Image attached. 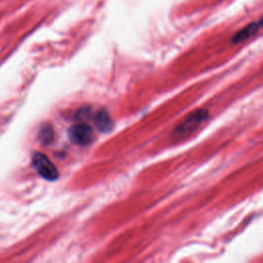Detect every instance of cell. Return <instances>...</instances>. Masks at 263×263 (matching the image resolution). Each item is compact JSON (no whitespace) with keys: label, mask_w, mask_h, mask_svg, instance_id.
Returning a JSON list of instances; mask_svg holds the SVG:
<instances>
[{"label":"cell","mask_w":263,"mask_h":263,"mask_svg":"<svg viewBox=\"0 0 263 263\" xmlns=\"http://www.w3.org/2000/svg\"><path fill=\"white\" fill-rule=\"evenodd\" d=\"M262 30H263V15L261 17H259L258 20L248 24L247 26L241 28L239 31H237L232 36L231 42L234 44L241 43V42L250 39L251 37H253L254 35H256L257 33H259Z\"/></svg>","instance_id":"obj_4"},{"label":"cell","mask_w":263,"mask_h":263,"mask_svg":"<svg viewBox=\"0 0 263 263\" xmlns=\"http://www.w3.org/2000/svg\"><path fill=\"white\" fill-rule=\"evenodd\" d=\"M53 129L50 125H44L39 133V139L43 144H49L53 139Z\"/></svg>","instance_id":"obj_6"},{"label":"cell","mask_w":263,"mask_h":263,"mask_svg":"<svg viewBox=\"0 0 263 263\" xmlns=\"http://www.w3.org/2000/svg\"><path fill=\"white\" fill-rule=\"evenodd\" d=\"M209 117V111L204 108L190 112L174 129L172 137L175 140L183 139L194 133Z\"/></svg>","instance_id":"obj_1"},{"label":"cell","mask_w":263,"mask_h":263,"mask_svg":"<svg viewBox=\"0 0 263 263\" xmlns=\"http://www.w3.org/2000/svg\"><path fill=\"white\" fill-rule=\"evenodd\" d=\"M32 164L37 173L48 181H55L59 178V171L52 161L43 153L36 152L32 156Z\"/></svg>","instance_id":"obj_2"},{"label":"cell","mask_w":263,"mask_h":263,"mask_svg":"<svg viewBox=\"0 0 263 263\" xmlns=\"http://www.w3.org/2000/svg\"><path fill=\"white\" fill-rule=\"evenodd\" d=\"M95 124L97 126V128L100 130V132H103V133H108L112 129L113 127V121H112V118L110 117L109 113L102 109V110H99L96 115H95Z\"/></svg>","instance_id":"obj_5"},{"label":"cell","mask_w":263,"mask_h":263,"mask_svg":"<svg viewBox=\"0 0 263 263\" xmlns=\"http://www.w3.org/2000/svg\"><path fill=\"white\" fill-rule=\"evenodd\" d=\"M68 135L71 142L80 146L90 144L95 138L93 129L87 123H76L72 125L69 128Z\"/></svg>","instance_id":"obj_3"}]
</instances>
